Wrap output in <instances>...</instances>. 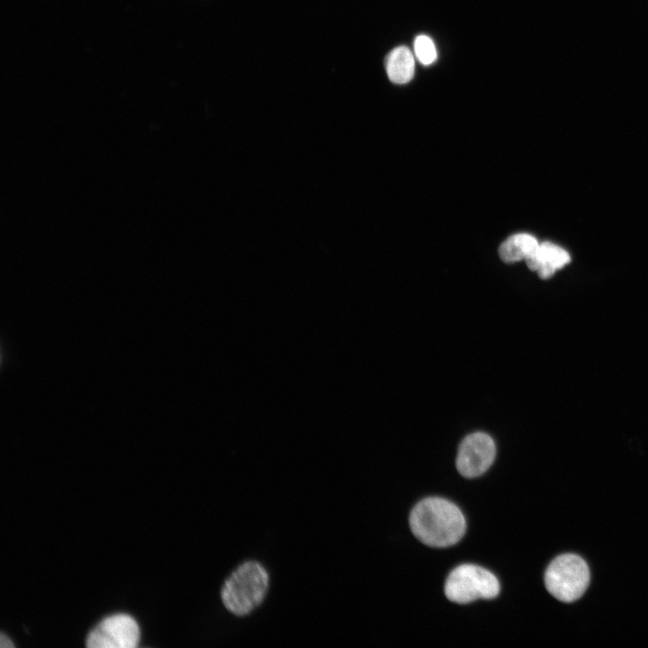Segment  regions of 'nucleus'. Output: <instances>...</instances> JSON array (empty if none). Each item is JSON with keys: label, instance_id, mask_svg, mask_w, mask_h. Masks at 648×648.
<instances>
[{"label": "nucleus", "instance_id": "1", "mask_svg": "<svg viewBox=\"0 0 648 648\" xmlns=\"http://www.w3.org/2000/svg\"><path fill=\"white\" fill-rule=\"evenodd\" d=\"M409 521L418 540L431 547L454 545L466 531V521L461 509L442 498L430 497L420 500L412 508Z\"/></svg>", "mask_w": 648, "mask_h": 648}, {"label": "nucleus", "instance_id": "2", "mask_svg": "<svg viewBox=\"0 0 648 648\" xmlns=\"http://www.w3.org/2000/svg\"><path fill=\"white\" fill-rule=\"evenodd\" d=\"M268 588L269 574L265 566L256 561H248L225 580L220 598L228 611L245 616L262 604Z\"/></svg>", "mask_w": 648, "mask_h": 648}, {"label": "nucleus", "instance_id": "3", "mask_svg": "<svg viewBox=\"0 0 648 648\" xmlns=\"http://www.w3.org/2000/svg\"><path fill=\"white\" fill-rule=\"evenodd\" d=\"M590 579V569L586 562L572 554L556 557L544 573V584L548 592L565 603L580 598L587 590Z\"/></svg>", "mask_w": 648, "mask_h": 648}, {"label": "nucleus", "instance_id": "4", "mask_svg": "<svg viewBox=\"0 0 648 648\" xmlns=\"http://www.w3.org/2000/svg\"><path fill=\"white\" fill-rule=\"evenodd\" d=\"M496 576L474 564H462L448 575L445 584L446 598L454 603L466 604L476 599H491L500 593Z\"/></svg>", "mask_w": 648, "mask_h": 648}, {"label": "nucleus", "instance_id": "5", "mask_svg": "<svg viewBox=\"0 0 648 648\" xmlns=\"http://www.w3.org/2000/svg\"><path fill=\"white\" fill-rule=\"evenodd\" d=\"M140 631L136 620L128 614H114L104 618L86 637L89 648H135Z\"/></svg>", "mask_w": 648, "mask_h": 648}, {"label": "nucleus", "instance_id": "6", "mask_svg": "<svg viewBox=\"0 0 648 648\" xmlns=\"http://www.w3.org/2000/svg\"><path fill=\"white\" fill-rule=\"evenodd\" d=\"M495 455L496 446L492 438L485 433H472L462 441L458 448L456 468L464 477L475 478L490 467Z\"/></svg>", "mask_w": 648, "mask_h": 648}, {"label": "nucleus", "instance_id": "7", "mask_svg": "<svg viewBox=\"0 0 648 648\" xmlns=\"http://www.w3.org/2000/svg\"><path fill=\"white\" fill-rule=\"evenodd\" d=\"M570 262L569 253L551 242L540 243L536 251L526 260L527 267L536 272L538 277L543 280L551 278Z\"/></svg>", "mask_w": 648, "mask_h": 648}, {"label": "nucleus", "instance_id": "8", "mask_svg": "<svg viewBox=\"0 0 648 648\" xmlns=\"http://www.w3.org/2000/svg\"><path fill=\"white\" fill-rule=\"evenodd\" d=\"M388 78L394 84L409 83L414 76L415 60L412 52L405 46L393 49L385 58Z\"/></svg>", "mask_w": 648, "mask_h": 648}, {"label": "nucleus", "instance_id": "9", "mask_svg": "<svg viewBox=\"0 0 648 648\" xmlns=\"http://www.w3.org/2000/svg\"><path fill=\"white\" fill-rule=\"evenodd\" d=\"M537 239L527 233H518L508 238L499 248L500 259L505 263L526 260L537 248Z\"/></svg>", "mask_w": 648, "mask_h": 648}, {"label": "nucleus", "instance_id": "10", "mask_svg": "<svg viewBox=\"0 0 648 648\" xmlns=\"http://www.w3.org/2000/svg\"><path fill=\"white\" fill-rule=\"evenodd\" d=\"M414 52L418 60L428 66L435 62L437 58L436 46L431 38L427 35H418L414 40Z\"/></svg>", "mask_w": 648, "mask_h": 648}, {"label": "nucleus", "instance_id": "11", "mask_svg": "<svg viewBox=\"0 0 648 648\" xmlns=\"http://www.w3.org/2000/svg\"><path fill=\"white\" fill-rule=\"evenodd\" d=\"M14 644L11 641V639L5 635L4 633H1L0 634V647L1 648H13Z\"/></svg>", "mask_w": 648, "mask_h": 648}]
</instances>
